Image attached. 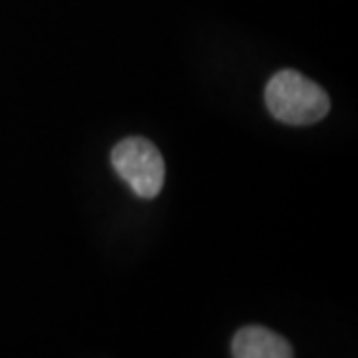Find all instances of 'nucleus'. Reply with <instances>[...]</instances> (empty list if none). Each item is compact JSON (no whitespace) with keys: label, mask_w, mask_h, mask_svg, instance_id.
Here are the masks:
<instances>
[{"label":"nucleus","mask_w":358,"mask_h":358,"mask_svg":"<svg viewBox=\"0 0 358 358\" xmlns=\"http://www.w3.org/2000/svg\"><path fill=\"white\" fill-rule=\"evenodd\" d=\"M233 358H293L291 345L263 327H245L233 338Z\"/></svg>","instance_id":"3"},{"label":"nucleus","mask_w":358,"mask_h":358,"mask_svg":"<svg viewBox=\"0 0 358 358\" xmlns=\"http://www.w3.org/2000/svg\"><path fill=\"white\" fill-rule=\"evenodd\" d=\"M112 166L134 193L143 199H152L164 187V157L145 138H126L120 141L112 150Z\"/></svg>","instance_id":"2"},{"label":"nucleus","mask_w":358,"mask_h":358,"mask_svg":"<svg viewBox=\"0 0 358 358\" xmlns=\"http://www.w3.org/2000/svg\"><path fill=\"white\" fill-rule=\"evenodd\" d=\"M265 102L271 114L291 126L315 124L331 110L327 92L294 70H281L268 80Z\"/></svg>","instance_id":"1"}]
</instances>
